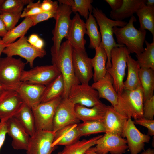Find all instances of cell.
<instances>
[{
	"instance_id": "obj_1",
	"label": "cell",
	"mask_w": 154,
	"mask_h": 154,
	"mask_svg": "<svg viewBox=\"0 0 154 154\" xmlns=\"http://www.w3.org/2000/svg\"><path fill=\"white\" fill-rule=\"evenodd\" d=\"M136 20L135 17L133 15L124 27H114L113 32L117 44L125 46L130 54L135 53L138 55L144 50L143 44L147 31L139 28L138 29L134 27L133 23Z\"/></svg>"
},
{
	"instance_id": "obj_2",
	"label": "cell",
	"mask_w": 154,
	"mask_h": 154,
	"mask_svg": "<svg viewBox=\"0 0 154 154\" xmlns=\"http://www.w3.org/2000/svg\"><path fill=\"white\" fill-rule=\"evenodd\" d=\"M73 48L66 40L62 42L58 54L52 56V64L60 71L64 81V89L62 98H68L70 90L74 85L80 84L76 76L72 60Z\"/></svg>"
},
{
	"instance_id": "obj_3",
	"label": "cell",
	"mask_w": 154,
	"mask_h": 154,
	"mask_svg": "<svg viewBox=\"0 0 154 154\" xmlns=\"http://www.w3.org/2000/svg\"><path fill=\"white\" fill-rule=\"evenodd\" d=\"M92 12L100 29L101 37L100 45L104 49L107 55V69L111 67L110 53L112 49L115 47L125 46L116 42L113 37V28L116 27H123L127 22L109 19L101 10L96 7L93 8Z\"/></svg>"
},
{
	"instance_id": "obj_4",
	"label": "cell",
	"mask_w": 154,
	"mask_h": 154,
	"mask_svg": "<svg viewBox=\"0 0 154 154\" xmlns=\"http://www.w3.org/2000/svg\"><path fill=\"white\" fill-rule=\"evenodd\" d=\"M25 65L20 58H0V85L5 90L17 91L22 82L21 78Z\"/></svg>"
},
{
	"instance_id": "obj_5",
	"label": "cell",
	"mask_w": 154,
	"mask_h": 154,
	"mask_svg": "<svg viewBox=\"0 0 154 154\" xmlns=\"http://www.w3.org/2000/svg\"><path fill=\"white\" fill-rule=\"evenodd\" d=\"M118 96V107L123 114L134 120L143 117V99L141 86L133 90L124 89Z\"/></svg>"
},
{
	"instance_id": "obj_6",
	"label": "cell",
	"mask_w": 154,
	"mask_h": 154,
	"mask_svg": "<svg viewBox=\"0 0 154 154\" xmlns=\"http://www.w3.org/2000/svg\"><path fill=\"white\" fill-rule=\"evenodd\" d=\"M129 54L125 46L114 47L111 52V67L106 70L113 79V86L118 94L124 90L123 82L127 65V57Z\"/></svg>"
},
{
	"instance_id": "obj_7",
	"label": "cell",
	"mask_w": 154,
	"mask_h": 154,
	"mask_svg": "<svg viewBox=\"0 0 154 154\" xmlns=\"http://www.w3.org/2000/svg\"><path fill=\"white\" fill-rule=\"evenodd\" d=\"M72 12L69 6L59 4L54 17L55 24L52 31L53 45L51 48L52 56L57 55L59 52L62 40L66 37L70 26Z\"/></svg>"
},
{
	"instance_id": "obj_8",
	"label": "cell",
	"mask_w": 154,
	"mask_h": 154,
	"mask_svg": "<svg viewBox=\"0 0 154 154\" xmlns=\"http://www.w3.org/2000/svg\"><path fill=\"white\" fill-rule=\"evenodd\" d=\"M3 53L7 56L17 55L25 59L31 68L33 67L34 62L37 58H42L46 54L44 49H40L29 44L27 37L25 36L8 45Z\"/></svg>"
},
{
	"instance_id": "obj_9",
	"label": "cell",
	"mask_w": 154,
	"mask_h": 154,
	"mask_svg": "<svg viewBox=\"0 0 154 154\" xmlns=\"http://www.w3.org/2000/svg\"><path fill=\"white\" fill-rule=\"evenodd\" d=\"M62 99V96L59 97L47 102L41 103L31 108L36 130L53 131L54 115Z\"/></svg>"
},
{
	"instance_id": "obj_10",
	"label": "cell",
	"mask_w": 154,
	"mask_h": 154,
	"mask_svg": "<svg viewBox=\"0 0 154 154\" xmlns=\"http://www.w3.org/2000/svg\"><path fill=\"white\" fill-rule=\"evenodd\" d=\"M60 74L57 68L52 64L37 66L24 70L21 80L22 82L46 86Z\"/></svg>"
},
{
	"instance_id": "obj_11",
	"label": "cell",
	"mask_w": 154,
	"mask_h": 154,
	"mask_svg": "<svg viewBox=\"0 0 154 154\" xmlns=\"http://www.w3.org/2000/svg\"><path fill=\"white\" fill-rule=\"evenodd\" d=\"M68 98L74 104L87 107H92L102 103L97 91L89 84H79L72 86Z\"/></svg>"
},
{
	"instance_id": "obj_12",
	"label": "cell",
	"mask_w": 154,
	"mask_h": 154,
	"mask_svg": "<svg viewBox=\"0 0 154 154\" xmlns=\"http://www.w3.org/2000/svg\"><path fill=\"white\" fill-rule=\"evenodd\" d=\"M72 60L74 72L80 84H89L93 73L91 58L85 50L73 48Z\"/></svg>"
},
{
	"instance_id": "obj_13",
	"label": "cell",
	"mask_w": 154,
	"mask_h": 154,
	"mask_svg": "<svg viewBox=\"0 0 154 154\" xmlns=\"http://www.w3.org/2000/svg\"><path fill=\"white\" fill-rule=\"evenodd\" d=\"M55 133L53 131L36 130L30 137L27 154H51L56 147H53Z\"/></svg>"
},
{
	"instance_id": "obj_14",
	"label": "cell",
	"mask_w": 154,
	"mask_h": 154,
	"mask_svg": "<svg viewBox=\"0 0 154 154\" xmlns=\"http://www.w3.org/2000/svg\"><path fill=\"white\" fill-rule=\"evenodd\" d=\"M74 106L75 104L68 98H62L54 117L53 131L54 132L66 126L79 123L80 121L76 114Z\"/></svg>"
},
{
	"instance_id": "obj_15",
	"label": "cell",
	"mask_w": 154,
	"mask_h": 154,
	"mask_svg": "<svg viewBox=\"0 0 154 154\" xmlns=\"http://www.w3.org/2000/svg\"><path fill=\"white\" fill-rule=\"evenodd\" d=\"M95 147L96 152L107 154H122L128 149L126 139L120 135L109 133L97 141Z\"/></svg>"
},
{
	"instance_id": "obj_16",
	"label": "cell",
	"mask_w": 154,
	"mask_h": 154,
	"mask_svg": "<svg viewBox=\"0 0 154 154\" xmlns=\"http://www.w3.org/2000/svg\"><path fill=\"white\" fill-rule=\"evenodd\" d=\"M131 118H128L122 136L126 138L131 154H138L144 149L145 143H149L151 139L148 134L141 133Z\"/></svg>"
},
{
	"instance_id": "obj_17",
	"label": "cell",
	"mask_w": 154,
	"mask_h": 154,
	"mask_svg": "<svg viewBox=\"0 0 154 154\" xmlns=\"http://www.w3.org/2000/svg\"><path fill=\"white\" fill-rule=\"evenodd\" d=\"M23 103L17 91L4 90L0 95V119L13 117Z\"/></svg>"
},
{
	"instance_id": "obj_18",
	"label": "cell",
	"mask_w": 154,
	"mask_h": 154,
	"mask_svg": "<svg viewBox=\"0 0 154 154\" xmlns=\"http://www.w3.org/2000/svg\"><path fill=\"white\" fill-rule=\"evenodd\" d=\"M85 23L78 13L71 19L70 26L65 38L73 48L85 50L86 41L84 35L86 34Z\"/></svg>"
},
{
	"instance_id": "obj_19",
	"label": "cell",
	"mask_w": 154,
	"mask_h": 154,
	"mask_svg": "<svg viewBox=\"0 0 154 154\" xmlns=\"http://www.w3.org/2000/svg\"><path fill=\"white\" fill-rule=\"evenodd\" d=\"M6 122L7 134L12 138L11 145L13 149L26 151L30 136L14 117L10 118Z\"/></svg>"
},
{
	"instance_id": "obj_20",
	"label": "cell",
	"mask_w": 154,
	"mask_h": 154,
	"mask_svg": "<svg viewBox=\"0 0 154 154\" xmlns=\"http://www.w3.org/2000/svg\"><path fill=\"white\" fill-rule=\"evenodd\" d=\"M113 84V79L107 72L103 77L94 82L91 86L98 92L99 98H103L108 100L117 111L122 114L118 107V94L114 88Z\"/></svg>"
},
{
	"instance_id": "obj_21",
	"label": "cell",
	"mask_w": 154,
	"mask_h": 154,
	"mask_svg": "<svg viewBox=\"0 0 154 154\" xmlns=\"http://www.w3.org/2000/svg\"><path fill=\"white\" fill-rule=\"evenodd\" d=\"M128 119L126 116L117 111L112 106H108L103 121L105 133L116 134L122 137Z\"/></svg>"
},
{
	"instance_id": "obj_22",
	"label": "cell",
	"mask_w": 154,
	"mask_h": 154,
	"mask_svg": "<svg viewBox=\"0 0 154 154\" xmlns=\"http://www.w3.org/2000/svg\"><path fill=\"white\" fill-rule=\"evenodd\" d=\"M45 86L22 82L17 91L23 102L31 108L40 103Z\"/></svg>"
},
{
	"instance_id": "obj_23",
	"label": "cell",
	"mask_w": 154,
	"mask_h": 154,
	"mask_svg": "<svg viewBox=\"0 0 154 154\" xmlns=\"http://www.w3.org/2000/svg\"><path fill=\"white\" fill-rule=\"evenodd\" d=\"M107 107L108 106L102 103L91 108L76 104L74 110L76 116L80 121H103Z\"/></svg>"
},
{
	"instance_id": "obj_24",
	"label": "cell",
	"mask_w": 154,
	"mask_h": 154,
	"mask_svg": "<svg viewBox=\"0 0 154 154\" xmlns=\"http://www.w3.org/2000/svg\"><path fill=\"white\" fill-rule=\"evenodd\" d=\"M78 124H74L68 125L55 132L52 147L60 145L66 146L79 141L81 137Z\"/></svg>"
},
{
	"instance_id": "obj_25",
	"label": "cell",
	"mask_w": 154,
	"mask_h": 154,
	"mask_svg": "<svg viewBox=\"0 0 154 154\" xmlns=\"http://www.w3.org/2000/svg\"><path fill=\"white\" fill-rule=\"evenodd\" d=\"M30 136L36 131L35 118L31 108L23 103L14 116Z\"/></svg>"
},
{
	"instance_id": "obj_26",
	"label": "cell",
	"mask_w": 154,
	"mask_h": 154,
	"mask_svg": "<svg viewBox=\"0 0 154 154\" xmlns=\"http://www.w3.org/2000/svg\"><path fill=\"white\" fill-rule=\"evenodd\" d=\"M146 0H123L121 7L117 10H111L110 16L112 20L123 21L124 19L133 16L140 6L145 3Z\"/></svg>"
},
{
	"instance_id": "obj_27",
	"label": "cell",
	"mask_w": 154,
	"mask_h": 154,
	"mask_svg": "<svg viewBox=\"0 0 154 154\" xmlns=\"http://www.w3.org/2000/svg\"><path fill=\"white\" fill-rule=\"evenodd\" d=\"M127 75L125 81L123 82L124 89L133 90L141 86L139 76L140 67L137 61L130 54L127 57Z\"/></svg>"
},
{
	"instance_id": "obj_28",
	"label": "cell",
	"mask_w": 154,
	"mask_h": 154,
	"mask_svg": "<svg viewBox=\"0 0 154 154\" xmlns=\"http://www.w3.org/2000/svg\"><path fill=\"white\" fill-rule=\"evenodd\" d=\"M94 56L91 58V62L94 70L93 78L94 82L103 77L107 72L106 68L107 57L104 49L100 45L95 49Z\"/></svg>"
},
{
	"instance_id": "obj_29",
	"label": "cell",
	"mask_w": 154,
	"mask_h": 154,
	"mask_svg": "<svg viewBox=\"0 0 154 154\" xmlns=\"http://www.w3.org/2000/svg\"><path fill=\"white\" fill-rule=\"evenodd\" d=\"M145 3L142 4L135 13L138 16L142 30H147L151 33L154 39V7L147 6Z\"/></svg>"
},
{
	"instance_id": "obj_30",
	"label": "cell",
	"mask_w": 154,
	"mask_h": 154,
	"mask_svg": "<svg viewBox=\"0 0 154 154\" xmlns=\"http://www.w3.org/2000/svg\"><path fill=\"white\" fill-rule=\"evenodd\" d=\"M64 89V81L61 74L45 86L41 99V103L47 102L62 96Z\"/></svg>"
},
{
	"instance_id": "obj_31",
	"label": "cell",
	"mask_w": 154,
	"mask_h": 154,
	"mask_svg": "<svg viewBox=\"0 0 154 154\" xmlns=\"http://www.w3.org/2000/svg\"><path fill=\"white\" fill-rule=\"evenodd\" d=\"M139 76L143 90L144 102L154 95V70L140 68Z\"/></svg>"
},
{
	"instance_id": "obj_32",
	"label": "cell",
	"mask_w": 154,
	"mask_h": 154,
	"mask_svg": "<svg viewBox=\"0 0 154 154\" xmlns=\"http://www.w3.org/2000/svg\"><path fill=\"white\" fill-rule=\"evenodd\" d=\"M33 26V23L30 18L29 17H26L18 25L8 31L2 37V40L7 44L13 43L18 38L25 36L28 30Z\"/></svg>"
},
{
	"instance_id": "obj_33",
	"label": "cell",
	"mask_w": 154,
	"mask_h": 154,
	"mask_svg": "<svg viewBox=\"0 0 154 154\" xmlns=\"http://www.w3.org/2000/svg\"><path fill=\"white\" fill-rule=\"evenodd\" d=\"M102 136L99 135L88 139L78 141L70 145L65 146L60 154H84L89 148L95 145L97 140Z\"/></svg>"
},
{
	"instance_id": "obj_34",
	"label": "cell",
	"mask_w": 154,
	"mask_h": 154,
	"mask_svg": "<svg viewBox=\"0 0 154 154\" xmlns=\"http://www.w3.org/2000/svg\"><path fill=\"white\" fill-rule=\"evenodd\" d=\"M59 4H66L69 6L72 12L78 13L86 20L90 13H92L93 7L92 0H59Z\"/></svg>"
},
{
	"instance_id": "obj_35",
	"label": "cell",
	"mask_w": 154,
	"mask_h": 154,
	"mask_svg": "<svg viewBox=\"0 0 154 154\" xmlns=\"http://www.w3.org/2000/svg\"><path fill=\"white\" fill-rule=\"evenodd\" d=\"M85 23L86 34L90 40L89 47L95 49L99 47L101 42V35L98 29L96 20L92 13H90Z\"/></svg>"
},
{
	"instance_id": "obj_36",
	"label": "cell",
	"mask_w": 154,
	"mask_h": 154,
	"mask_svg": "<svg viewBox=\"0 0 154 154\" xmlns=\"http://www.w3.org/2000/svg\"><path fill=\"white\" fill-rule=\"evenodd\" d=\"M146 48L140 54L136 55L137 62L140 68H151L154 70V39L149 43L145 41Z\"/></svg>"
},
{
	"instance_id": "obj_37",
	"label": "cell",
	"mask_w": 154,
	"mask_h": 154,
	"mask_svg": "<svg viewBox=\"0 0 154 154\" xmlns=\"http://www.w3.org/2000/svg\"><path fill=\"white\" fill-rule=\"evenodd\" d=\"M78 127L81 137L106 132L104 124L102 121L83 122L78 124Z\"/></svg>"
},
{
	"instance_id": "obj_38",
	"label": "cell",
	"mask_w": 154,
	"mask_h": 154,
	"mask_svg": "<svg viewBox=\"0 0 154 154\" xmlns=\"http://www.w3.org/2000/svg\"><path fill=\"white\" fill-rule=\"evenodd\" d=\"M33 1L31 0H4L0 7V13L4 12H22L25 5Z\"/></svg>"
},
{
	"instance_id": "obj_39",
	"label": "cell",
	"mask_w": 154,
	"mask_h": 154,
	"mask_svg": "<svg viewBox=\"0 0 154 154\" xmlns=\"http://www.w3.org/2000/svg\"><path fill=\"white\" fill-rule=\"evenodd\" d=\"M21 13L4 12L0 13L1 17L8 31L15 27L21 18Z\"/></svg>"
},
{
	"instance_id": "obj_40",
	"label": "cell",
	"mask_w": 154,
	"mask_h": 154,
	"mask_svg": "<svg viewBox=\"0 0 154 154\" xmlns=\"http://www.w3.org/2000/svg\"><path fill=\"white\" fill-rule=\"evenodd\" d=\"M58 5V1H57L54 7L51 10L43 11L37 14L29 16L32 21L33 26L39 23L48 20L50 18H54Z\"/></svg>"
},
{
	"instance_id": "obj_41",
	"label": "cell",
	"mask_w": 154,
	"mask_h": 154,
	"mask_svg": "<svg viewBox=\"0 0 154 154\" xmlns=\"http://www.w3.org/2000/svg\"><path fill=\"white\" fill-rule=\"evenodd\" d=\"M33 1L30 2L26 7L24 8L21 18L34 15L43 12L41 7L40 1H38L36 3H33Z\"/></svg>"
},
{
	"instance_id": "obj_42",
	"label": "cell",
	"mask_w": 154,
	"mask_h": 154,
	"mask_svg": "<svg viewBox=\"0 0 154 154\" xmlns=\"http://www.w3.org/2000/svg\"><path fill=\"white\" fill-rule=\"evenodd\" d=\"M143 117L150 120H153L154 116V95L143 102Z\"/></svg>"
},
{
	"instance_id": "obj_43",
	"label": "cell",
	"mask_w": 154,
	"mask_h": 154,
	"mask_svg": "<svg viewBox=\"0 0 154 154\" xmlns=\"http://www.w3.org/2000/svg\"><path fill=\"white\" fill-rule=\"evenodd\" d=\"M135 124L139 125L146 127L148 129V134L150 136L154 135V120H150L143 117L133 121Z\"/></svg>"
},
{
	"instance_id": "obj_44",
	"label": "cell",
	"mask_w": 154,
	"mask_h": 154,
	"mask_svg": "<svg viewBox=\"0 0 154 154\" xmlns=\"http://www.w3.org/2000/svg\"><path fill=\"white\" fill-rule=\"evenodd\" d=\"M6 121L1 120L0 122V151L7 134Z\"/></svg>"
},
{
	"instance_id": "obj_45",
	"label": "cell",
	"mask_w": 154,
	"mask_h": 154,
	"mask_svg": "<svg viewBox=\"0 0 154 154\" xmlns=\"http://www.w3.org/2000/svg\"><path fill=\"white\" fill-rule=\"evenodd\" d=\"M57 1L44 0L41 3V7L43 11L51 10L54 7Z\"/></svg>"
},
{
	"instance_id": "obj_46",
	"label": "cell",
	"mask_w": 154,
	"mask_h": 154,
	"mask_svg": "<svg viewBox=\"0 0 154 154\" xmlns=\"http://www.w3.org/2000/svg\"><path fill=\"white\" fill-rule=\"evenodd\" d=\"M105 1L109 5L112 11L119 9L123 3V0H105Z\"/></svg>"
},
{
	"instance_id": "obj_47",
	"label": "cell",
	"mask_w": 154,
	"mask_h": 154,
	"mask_svg": "<svg viewBox=\"0 0 154 154\" xmlns=\"http://www.w3.org/2000/svg\"><path fill=\"white\" fill-rule=\"evenodd\" d=\"M40 38L36 34H33L31 35L27 39L28 42L31 45L34 46L35 43Z\"/></svg>"
},
{
	"instance_id": "obj_48",
	"label": "cell",
	"mask_w": 154,
	"mask_h": 154,
	"mask_svg": "<svg viewBox=\"0 0 154 154\" xmlns=\"http://www.w3.org/2000/svg\"><path fill=\"white\" fill-rule=\"evenodd\" d=\"M7 32L0 15V37H3Z\"/></svg>"
},
{
	"instance_id": "obj_49",
	"label": "cell",
	"mask_w": 154,
	"mask_h": 154,
	"mask_svg": "<svg viewBox=\"0 0 154 154\" xmlns=\"http://www.w3.org/2000/svg\"><path fill=\"white\" fill-rule=\"evenodd\" d=\"M44 40L40 38L34 46L38 49H42L44 48Z\"/></svg>"
},
{
	"instance_id": "obj_50",
	"label": "cell",
	"mask_w": 154,
	"mask_h": 154,
	"mask_svg": "<svg viewBox=\"0 0 154 154\" xmlns=\"http://www.w3.org/2000/svg\"><path fill=\"white\" fill-rule=\"evenodd\" d=\"M84 154H106L99 153L96 151L95 147H92L88 149L85 152Z\"/></svg>"
},
{
	"instance_id": "obj_51",
	"label": "cell",
	"mask_w": 154,
	"mask_h": 154,
	"mask_svg": "<svg viewBox=\"0 0 154 154\" xmlns=\"http://www.w3.org/2000/svg\"><path fill=\"white\" fill-rule=\"evenodd\" d=\"M8 45L4 43L0 37V58L1 54L3 53V50Z\"/></svg>"
},
{
	"instance_id": "obj_52",
	"label": "cell",
	"mask_w": 154,
	"mask_h": 154,
	"mask_svg": "<svg viewBox=\"0 0 154 154\" xmlns=\"http://www.w3.org/2000/svg\"><path fill=\"white\" fill-rule=\"evenodd\" d=\"M141 154H154V150L150 148H148L143 152Z\"/></svg>"
},
{
	"instance_id": "obj_53",
	"label": "cell",
	"mask_w": 154,
	"mask_h": 154,
	"mask_svg": "<svg viewBox=\"0 0 154 154\" xmlns=\"http://www.w3.org/2000/svg\"><path fill=\"white\" fill-rule=\"evenodd\" d=\"M145 4L148 7H154V0H146Z\"/></svg>"
},
{
	"instance_id": "obj_54",
	"label": "cell",
	"mask_w": 154,
	"mask_h": 154,
	"mask_svg": "<svg viewBox=\"0 0 154 154\" xmlns=\"http://www.w3.org/2000/svg\"><path fill=\"white\" fill-rule=\"evenodd\" d=\"M4 90L3 87L0 85V95Z\"/></svg>"
},
{
	"instance_id": "obj_55",
	"label": "cell",
	"mask_w": 154,
	"mask_h": 154,
	"mask_svg": "<svg viewBox=\"0 0 154 154\" xmlns=\"http://www.w3.org/2000/svg\"><path fill=\"white\" fill-rule=\"evenodd\" d=\"M4 0H0V7L4 1Z\"/></svg>"
},
{
	"instance_id": "obj_56",
	"label": "cell",
	"mask_w": 154,
	"mask_h": 154,
	"mask_svg": "<svg viewBox=\"0 0 154 154\" xmlns=\"http://www.w3.org/2000/svg\"><path fill=\"white\" fill-rule=\"evenodd\" d=\"M60 154V152H58L57 154Z\"/></svg>"
}]
</instances>
